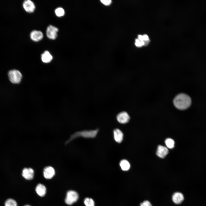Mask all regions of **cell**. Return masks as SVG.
<instances>
[{"instance_id": "obj_13", "label": "cell", "mask_w": 206, "mask_h": 206, "mask_svg": "<svg viewBox=\"0 0 206 206\" xmlns=\"http://www.w3.org/2000/svg\"><path fill=\"white\" fill-rule=\"evenodd\" d=\"M114 138L115 141L118 143H121L123 139V134L118 129H116L113 131Z\"/></svg>"}, {"instance_id": "obj_7", "label": "cell", "mask_w": 206, "mask_h": 206, "mask_svg": "<svg viewBox=\"0 0 206 206\" xmlns=\"http://www.w3.org/2000/svg\"><path fill=\"white\" fill-rule=\"evenodd\" d=\"M23 5L25 10L29 13H33L35 9V7L34 3L30 0L25 1Z\"/></svg>"}, {"instance_id": "obj_4", "label": "cell", "mask_w": 206, "mask_h": 206, "mask_svg": "<svg viewBox=\"0 0 206 206\" xmlns=\"http://www.w3.org/2000/svg\"><path fill=\"white\" fill-rule=\"evenodd\" d=\"M78 198V193L75 191L70 190L68 191L65 199L66 203L69 205H71L76 202Z\"/></svg>"}, {"instance_id": "obj_10", "label": "cell", "mask_w": 206, "mask_h": 206, "mask_svg": "<svg viewBox=\"0 0 206 206\" xmlns=\"http://www.w3.org/2000/svg\"><path fill=\"white\" fill-rule=\"evenodd\" d=\"M43 37V33L40 31L34 30L30 33V37L33 41H38L42 39Z\"/></svg>"}, {"instance_id": "obj_1", "label": "cell", "mask_w": 206, "mask_h": 206, "mask_svg": "<svg viewBox=\"0 0 206 206\" xmlns=\"http://www.w3.org/2000/svg\"><path fill=\"white\" fill-rule=\"evenodd\" d=\"M191 100L190 97L185 94H180L174 99L173 103L175 106L180 110H184L191 105Z\"/></svg>"}, {"instance_id": "obj_9", "label": "cell", "mask_w": 206, "mask_h": 206, "mask_svg": "<svg viewBox=\"0 0 206 206\" xmlns=\"http://www.w3.org/2000/svg\"><path fill=\"white\" fill-rule=\"evenodd\" d=\"M22 175L25 179L31 180L33 179L34 176V171L31 168H25L22 170Z\"/></svg>"}, {"instance_id": "obj_19", "label": "cell", "mask_w": 206, "mask_h": 206, "mask_svg": "<svg viewBox=\"0 0 206 206\" xmlns=\"http://www.w3.org/2000/svg\"><path fill=\"white\" fill-rule=\"evenodd\" d=\"M5 206H17L16 202L12 199H7L5 202Z\"/></svg>"}, {"instance_id": "obj_2", "label": "cell", "mask_w": 206, "mask_h": 206, "mask_svg": "<svg viewBox=\"0 0 206 206\" xmlns=\"http://www.w3.org/2000/svg\"><path fill=\"white\" fill-rule=\"evenodd\" d=\"M98 132V130H95L76 132L70 136V138L66 142L65 144L66 145L73 139L79 137L86 138L94 137L96 136Z\"/></svg>"}, {"instance_id": "obj_20", "label": "cell", "mask_w": 206, "mask_h": 206, "mask_svg": "<svg viewBox=\"0 0 206 206\" xmlns=\"http://www.w3.org/2000/svg\"><path fill=\"white\" fill-rule=\"evenodd\" d=\"M84 203L86 206H94L93 200L90 198H86L84 201Z\"/></svg>"}, {"instance_id": "obj_3", "label": "cell", "mask_w": 206, "mask_h": 206, "mask_svg": "<svg viewBox=\"0 0 206 206\" xmlns=\"http://www.w3.org/2000/svg\"><path fill=\"white\" fill-rule=\"evenodd\" d=\"M9 80L13 84H18L20 82L22 78L21 73L16 70H11L8 72Z\"/></svg>"}, {"instance_id": "obj_16", "label": "cell", "mask_w": 206, "mask_h": 206, "mask_svg": "<svg viewBox=\"0 0 206 206\" xmlns=\"http://www.w3.org/2000/svg\"><path fill=\"white\" fill-rule=\"evenodd\" d=\"M120 166L122 169L124 171H128L130 168V165L129 162L126 160H123L120 162Z\"/></svg>"}, {"instance_id": "obj_15", "label": "cell", "mask_w": 206, "mask_h": 206, "mask_svg": "<svg viewBox=\"0 0 206 206\" xmlns=\"http://www.w3.org/2000/svg\"><path fill=\"white\" fill-rule=\"evenodd\" d=\"M35 191L37 194L40 197H43L46 193V188L45 186L41 184H39L36 186Z\"/></svg>"}, {"instance_id": "obj_6", "label": "cell", "mask_w": 206, "mask_h": 206, "mask_svg": "<svg viewBox=\"0 0 206 206\" xmlns=\"http://www.w3.org/2000/svg\"><path fill=\"white\" fill-rule=\"evenodd\" d=\"M116 118L119 122L124 124L128 122L130 119V117L127 112L123 111L120 112L117 115Z\"/></svg>"}, {"instance_id": "obj_5", "label": "cell", "mask_w": 206, "mask_h": 206, "mask_svg": "<svg viewBox=\"0 0 206 206\" xmlns=\"http://www.w3.org/2000/svg\"><path fill=\"white\" fill-rule=\"evenodd\" d=\"M58 31V29L56 27L52 25H49L46 31L47 37L50 39H55L57 37Z\"/></svg>"}, {"instance_id": "obj_23", "label": "cell", "mask_w": 206, "mask_h": 206, "mask_svg": "<svg viewBox=\"0 0 206 206\" xmlns=\"http://www.w3.org/2000/svg\"><path fill=\"white\" fill-rule=\"evenodd\" d=\"M135 43L136 46L137 47H140L142 46L140 41L138 39H135Z\"/></svg>"}, {"instance_id": "obj_12", "label": "cell", "mask_w": 206, "mask_h": 206, "mask_svg": "<svg viewBox=\"0 0 206 206\" xmlns=\"http://www.w3.org/2000/svg\"><path fill=\"white\" fill-rule=\"evenodd\" d=\"M173 201L176 204L181 203L184 199L183 195L181 193L176 192L173 193L172 197Z\"/></svg>"}, {"instance_id": "obj_11", "label": "cell", "mask_w": 206, "mask_h": 206, "mask_svg": "<svg viewBox=\"0 0 206 206\" xmlns=\"http://www.w3.org/2000/svg\"><path fill=\"white\" fill-rule=\"evenodd\" d=\"M168 149L167 147L159 145L158 147L156 154L159 157L163 158L168 154Z\"/></svg>"}, {"instance_id": "obj_25", "label": "cell", "mask_w": 206, "mask_h": 206, "mask_svg": "<svg viewBox=\"0 0 206 206\" xmlns=\"http://www.w3.org/2000/svg\"><path fill=\"white\" fill-rule=\"evenodd\" d=\"M138 39L140 41H143V35H138Z\"/></svg>"}, {"instance_id": "obj_17", "label": "cell", "mask_w": 206, "mask_h": 206, "mask_svg": "<svg viewBox=\"0 0 206 206\" xmlns=\"http://www.w3.org/2000/svg\"><path fill=\"white\" fill-rule=\"evenodd\" d=\"M165 142L167 147L168 148L171 149L174 147V141L171 138H167L166 139Z\"/></svg>"}, {"instance_id": "obj_14", "label": "cell", "mask_w": 206, "mask_h": 206, "mask_svg": "<svg viewBox=\"0 0 206 206\" xmlns=\"http://www.w3.org/2000/svg\"><path fill=\"white\" fill-rule=\"evenodd\" d=\"M42 61L45 63L50 62L53 59V57L48 51H45L41 55Z\"/></svg>"}, {"instance_id": "obj_18", "label": "cell", "mask_w": 206, "mask_h": 206, "mask_svg": "<svg viewBox=\"0 0 206 206\" xmlns=\"http://www.w3.org/2000/svg\"><path fill=\"white\" fill-rule=\"evenodd\" d=\"M55 12L56 15L59 17L63 16L65 14L64 9L61 7L57 8L55 10Z\"/></svg>"}, {"instance_id": "obj_24", "label": "cell", "mask_w": 206, "mask_h": 206, "mask_svg": "<svg viewBox=\"0 0 206 206\" xmlns=\"http://www.w3.org/2000/svg\"><path fill=\"white\" fill-rule=\"evenodd\" d=\"M143 41L144 42L148 41L149 38L148 36L146 34H144L143 35Z\"/></svg>"}, {"instance_id": "obj_21", "label": "cell", "mask_w": 206, "mask_h": 206, "mask_svg": "<svg viewBox=\"0 0 206 206\" xmlns=\"http://www.w3.org/2000/svg\"><path fill=\"white\" fill-rule=\"evenodd\" d=\"M140 206H152V205L149 201L146 200L141 203Z\"/></svg>"}, {"instance_id": "obj_22", "label": "cell", "mask_w": 206, "mask_h": 206, "mask_svg": "<svg viewBox=\"0 0 206 206\" xmlns=\"http://www.w3.org/2000/svg\"><path fill=\"white\" fill-rule=\"evenodd\" d=\"M100 1L103 4L107 6L110 5L112 2L111 0H101Z\"/></svg>"}, {"instance_id": "obj_26", "label": "cell", "mask_w": 206, "mask_h": 206, "mask_svg": "<svg viewBox=\"0 0 206 206\" xmlns=\"http://www.w3.org/2000/svg\"><path fill=\"white\" fill-rule=\"evenodd\" d=\"M30 206V205H25V206Z\"/></svg>"}, {"instance_id": "obj_8", "label": "cell", "mask_w": 206, "mask_h": 206, "mask_svg": "<svg viewBox=\"0 0 206 206\" xmlns=\"http://www.w3.org/2000/svg\"><path fill=\"white\" fill-rule=\"evenodd\" d=\"M55 174V170L52 167L48 166L45 167L43 171V176L47 179L52 178Z\"/></svg>"}]
</instances>
